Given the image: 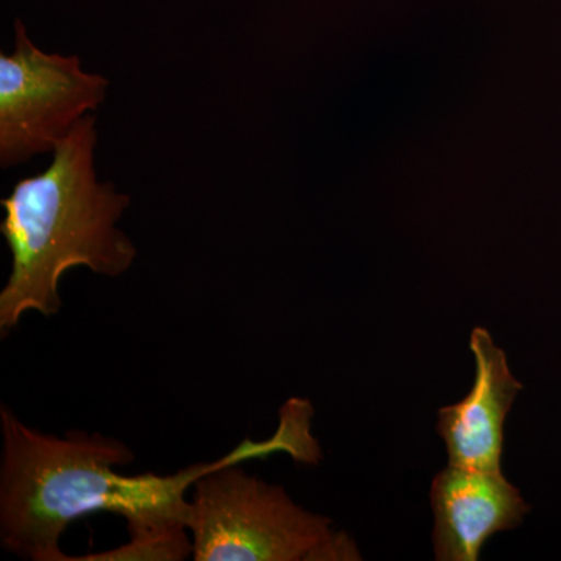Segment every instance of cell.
<instances>
[{
  "label": "cell",
  "mask_w": 561,
  "mask_h": 561,
  "mask_svg": "<svg viewBox=\"0 0 561 561\" xmlns=\"http://www.w3.org/2000/svg\"><path fill=\"white\" fill-rule=\"evenodd\" d=\"M14 50L0 55V165L25 164L54 153L88 114L105 102L110 81L84 72L77 55L47 54L22 21Z\"/></svg>",
  "instance_id": "4"
},
{
  "label": "cell",
  "mask_w": 561,
  "mask_h": 561,
  "mask_svg": "<svg viewBox=\"0 0 561 561\" xmlns=\"http://www.w3.org/2000/svg\"><path fill=\"white\" fill-rule=\"evenodd\" d=\"M0 545L32 561H69L60 540L70 524L110 512L127 529L187 527V491L219 460L195 463L175 474L125 476L135 453L117 438L68 431L44 434L0 408Z\"/></svg>",
  "instance_id": "1"
},
{
  "label": "cell",
  "mask_w": 561,
  "mask_h": 561,
  "mask_svg": "<svg viewBox=\"0 0 561 561\" xmlns=\"http://www.w3.org/2000/svg\"><path fill=\"white\" fill-rule=\"evenodd\" d=\"M313 409L291 398L279 411V426L268 440L247 438L192 486L187 530L194 535L195 561H354L356 542L332 529V519L305 511L280 485L262 481L242 463L286 453L316 465Z\"/></svg>",
  "instance_id": "3"
},
{
  "label": "cell",
  "mask_w": 561,
  "mask_h": 561,
  "mask_svg": "<svg viewBox=\"0 0 561 561\" xmlns=\"http://www.w3.org/2000/svg\"><path fill=\"white\" fill-rule=\"evenodd\" d=\"M435 559L476 561L490 537L522 526L530 512L502 471L448 465L432 481Z\"/></svg>",
  "instance_id": "5"
},
{
  "label": "cell",
  "mask_w": 561,
  "mask_h": 561,
  "mask_svg": "<svg viewBox=\"0 0 561 561\" xmlns=\"http://www.w3.org/2000/svg\"><path fill=\"white\" fill-rule=\"evenodd\" d=\"M130 540L110 552L69 557V561H180L194 553L187 527L157 526L128 530Z\"/></svg>",
  "instance_id": "7"
},
{
  "label": "cell",
  "mask_w": 561,
  "mask_h": 561,
  "mask_svg": "<svg viewBox=\"0 0 561 561\" xmlns=\"http://www.w3.org/2000/svg\"><path fill=\"white\" fill-rule=\"evenodd\" d=\"M98 117L88 114L55 149L49 168L13 187L0 205V232L11 253V273L0 291V334L9 335L27 312L50 319L61 311L60 280L87 267L117 278L138 257L116 227L130 195L95 173Z\"/></svg>",
  "instance_id": "2"
},
{
  "label": "cell",
  "mask_w": 561,
  "mask_h": 561,
  "mask_svg": "<svg viewBox=\"0 0 561 561\" xmlns=\"http://www.w3.org/2000/svg\"><path fill=\"white\" fill-rule=\"evenodd\" d=\"M470 348L476 360L474 386L463 400L438 411L437 432L449 465L501 471L504 424L523 383L512 375L507 354L485 328L472 330Z\"/></svg>",
  "instance_id": "6"
}]
</instances>
